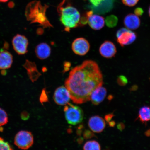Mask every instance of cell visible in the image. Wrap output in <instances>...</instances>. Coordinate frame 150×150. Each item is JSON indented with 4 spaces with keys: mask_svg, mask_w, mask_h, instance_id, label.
Here are the masks:
<instances>
[{
    "mask_svg": "<svg viewBox=\"0 0 150 150\" xmlns=\"http://www.w3.org/2000/svg\"><path fill=\"white\" fill-rule=\"evenodd\" d=\"M90 2L94 6H98L103 1L105 0H89Z\"/></svg>",
    "mask_w": 150,
    "mask_h": 150,
    "instance_id": "cell-25",
    "label": "cell"
},
{
    "mask_svg": "<svg viewBox=\"0 0 150 150\" xmlns=\"http://www.w3.org/2000/svg\"><path fill=\"white\" fill-rule=\"evenodd\" d=\"M106 25L108 27L113 28L117 25L118 18L117 16L112 15L108 16L105 20Z\"/></svg>",
    "mask_w": 150,
    "mask_h": 150,
    "instance_id": "cell-19",
    "label": "cell"
},
{
    "mask_svg": "<svg viewBox=\"0 0 150 150\" xmlns=\"http://www.w3.org/2000/svg\"><path fill=\"white\" fill-rule=\"evenodd\" d=\"M117 82L119 85L125 86L128 82L127 79L124 76L121 75L118 77L117 79Z\"/></svg>",
    "mask_w": 150,
    "mask_h": 150,
    "instance_id": "cell-22",
    "label": "cell"
},
{
    "mask_svg": "<svg viewBox=\"0 0 150 150\" xmlns=\"http://www.w3.org/2000/svg\"><path fill=\"white\" fill-rule=\"evenodd\" d=\"M65 117L69 124L76 125L83 120L84 114L82 109L78 106L69 103L64 106Z\"/></svg>",
    "mask_w": 150,
    "mask_h": 150,
    "instance_id": "cell-4",
    "label": "cell"
},
{
    "mask_svg": "<svg viewBox=\"0 0 150 150\" xmlns=\"http://www.w3.org/2000/svg\"><path fill=\"white\" fill-rule=\"evenodd\" d=\"M8 122V117L6 112L0 108V127L6 124Z\"/></svg>",
    "mask_w": 150,
    "mask_h": 150,
    "instance_id": "cell-20",
    "label": "cell"
},
{
    "mask_svg": "<svg viewBox=\"0 0 150 150\" xmlns=\"http://www.w3.org/2000/svg\"><path fill=\"white\" fill-rule=\"evenodd\" d=\"M12 44L14 50L18 55H23L28 52L29 42L24 35L17 34L12 40Z\"/></svg>",
    "mask_w": 150,
    "mask_h": 150,
    "instance_id": "cell-7",
    "label": "cell"
},
{
    "mask_svg": "<svg viewBox=\"0 0 150 150\" xmlns=\"http://www.w3.org/2000/svg\"><path fill=\"white\" fill-rule=\"evenodd\" d=\"M138 118L142 123L150 121V107L144 106L141 108L139 112Z\"/></svg>",
    "mask_w": 150,
    "mask_h": 150,
    "instance_id": "cell-17",
    "label": "cell"
},
{
    "mask_svg": "<svg viewBox=\"0 0 150 150\" xmlns=\"http://www.w3.org/2000/svg\"><path fill=\"white\" fill-rule=\"evenodd\" d=\"M117 127L119 130L122 131L125 128V125L122 123H120L118 125Z\"/></svg>",
    "mask_w": 150,
    "mask_h": 150,
    "instance_id": "cell-28",
    "label": "cell"
},
{
    "mask_svg": "<svg viewBox=\"0 0 150 150\" xmlns=\"http://www.w3.org/2000/svg\"><path fill=\"white\" fill-rule=\"evenodd\" d=\"M139 1V0H122L123 4L129 7L134 6Z\"/></svg>",
    "mask_w": 150,
    "mask_h": 150,
    "instance_id": "cell-23",
    "label": "cell"
},
{
    "mask_svg": "<svg viewBox=\"0 0 150 150\" xmlns=\"http://www.w3.org/2000/svg\"><path fill=\"white\" fill-rule=\"evenodd\" d=\"M99 52L103 57L107 59H110L115 55L117 50L113 42L110 41H106L101 45Z\"/></svg>",
    "mask_w": 150,
    "mask_h": 150,
    "instance_id": "cell-11",
    "label": "cell"
},
{
    "mask_svg": "<svg viewBox=\"0 0 150 150\" xmlns=\"http://www.w3.org/2000/svg\"><path fill=\"white\" fill-rule=\"evenodd\" d=\"M103 84V75L99 66L91 60L73 68L65 82L71 100L78 104L90 100L92 93Z\"/></svg>",
    "mask_w": 150,
    "mask_h": 150,
    "instance_id": "cell-1",
    "label": "cell"
},
{
    "mask_svg": "<svg viewBox=\"0 0 150 150\" xmlns=\"http://www.w3.org/2000/svg\"><path fill=\"white\" fill-rule=\"evenodd\" d=\"M9 144L7 142H6L3 140V139L0 137V150H12Z\"/></svg>",
    "mask_w": 150,
    "mask_h": 150,
    "instance_id": "cell-21",
    "label": "cell"
},
{
    "mask_svg": "<svg viewBox=\"0 0 150 150\" xmlns=\"http://www.w3.org/2000/svg\"><path fill=\"white\" fill-rule=\"evenodd\" d=\"M14 6V4L12 2H10L8 4V6L10 8H12Z\"/></svg>",
    "mask_w": 150,
    "mask_h": 150,
    "instance_id": "cell-31",
    "label": "cell"
},
{
    "mask_svg": "<svg viewBox=\"0 0 150 150\" xmlns=\"http://www.w3.org/2000/svg\"></svg>",
    "mask_w": 150,
    "mask_h": 150,
    "instance_id": "cell-35",
    "label": "cell"
},
{
    "mask_svg": "<svg viewBox=\"0 0 150 150\" xmlns=\"http://www.w3.org/2000/svg\"><path fill=\"white\" fill-rule=\"evenodd\" d=\"M117 41L122 47L132 44L137 39L136 33L125 28H121L116 33Z\"/></svg>",
    "mask_w": 150,
    "mask_h": 150,
    "instance_id": "cell-6",
    "label": "cell"
},
{
    "mask_svg": "<svg viewBox=\"0 0 150 150\" xmlns=\"http://www.w3.org/2000/svg\"><path fill=\"white\" fill-rule=\"evenodd\" d=\"M149 16L150 17V7H149Z\"/></svg>",
    "mask_w": 150,
    "mask_h": 150,
    "instance_id": "cell-34",
    "label": "cell"
},
{
    "mask_svg": "<svg viewBox=\"0 0 150 150\" xmlns=\"http://www.w3.org/2000/svg\"><path fill=\"white\" fill-rule=\"evenodd\" d=\"M73 51L75 54L79 56L86 55L90 48L89 43L84 38H79L74 41L72 45Z\"/></svg>",
    "mask_w": 150,
    "mask_h": 150,
    "instance_id": "cell-8",
    "label": "cell"
},
{
    "mask_svg": "<svg viewBox=\"0 0 150 150\" xmlns=\"http://www.w3.org/2000/svg\"><path fill=\"white\" fill-rule=\"evenodd\" d=\"M109 125L110 127H114L115 125V121H112L109 122Z\"/></svg>",
    "mask_w": 150,
    "mask_h": 150,
    "instance_id": "cell-30",
    "label": "cell"
},
{
    "mask_svg": "<svg viewBox=\"0 0 150 150\" xmlns=\"http://www.w3.org/2000/svg\"><path fill=\"white\" fill-rule=\"evenodd\" d=\"M33 135L29 131H21L16 134L14 139L15 145L20 149H28L33 145Z\"/></svg>",
    "mask_w": 150,
    "mask_h": 150,
    "instance_id": "cell-5",
    "label": "cell"
},
{
    "mask_svg": "<svg viewBox=\"0 0 150 150\" xmlns=\"http://www.w3.org/2000/svg\"><path fill=\"white\" fill-rule=\"evenodd\" d=\"M58 12L60 15V21L64 26L65 31L77 27L80 23V13L70 3H67L65 0L62 2L58 7Z\"/></svg>",
    "mask_w": 150,
    "mask_h": 150,
    "instance_id": "cell-2",
    "label": "cell"
},
{
    "mask_svg": "<svg viewBox=\"0 0 150 150\" xmlns=\"http://www.w3.org/2000/svg\"><path fill=\"white\" fill-rule=\"evenodd\" d=\"M53 99L56 104L61 106L66 105L71 99L68 90L63 86L56 89L54 93Z\"/></svg>",
    "mask_w": 150,
    "mask_h": 150,
    "instance_id": "cell-9",
    "label": "cell"
},
{
    "mask_svg": "<svg viewBox=\"0 0 150 150\" xmlns=\"http://www.w3.org/2000/svg\"><path fill=\"white\" fill-rule=\"evenodd\" d=\"M13 62V56L6 50L0 52V69L6 70L10 68Z\"/></svg>",
    "mask_w": 150,
    "mask_h": 150,
    "instance_id": "cell-14",
    "label": "cell"
},
{
    "mask_svg": "<svg viewBox=\"0 0 150 150\" xmlns=\"http://www.w3.org/2000/svg\"><path fill=\"white\" fill-rule=\"evenodd\" d=\"M8 1L9 0H0V3H5Z\"/></svg>",
    "mask_w": 150,
    "mask_h": 150,
    "instance_id": "cell-33",
    "label": "cell"
},
{
    "mask_svg": "<svg viewBox=\"0 0 150 150\" xmlns=\"http://www.w3.org/2000/svg\"><path fill=\"white\" fill-rule=\"evenodd\" d=\"M94 136V135L93 133L89 131H86L85 134H84V137L86 138H87L92 137Z\"/></svg>",
    "mask_w": 150,
    "mask_h": 150,
    "instance_id": "cell-27",
    "label": "cell"
},
{
    "mask_svg": "<svg viewBox=\"0 0 150 150\" xmlns=\"http://www.w3.org/2000/svg\"><path fill=\"white\" fill-rule=\"evenodd\" d=\"M87 13L88 15V23L92 29L95 30H99L104 27L105 21L103 17L93 14L92 11Z\"/></svg>",
    "mask_w": 150,
    "mask_h": 150,
    "instance_id": "cell-10",
    "label": "cell"
},
{
    "mask_svg": "<svg viewBox=\"0 0 150 150\" xmlns=\"http://www.w3.org/2000/svg\"><path fill=\"white\" fill-rule=\"evenodd\" d=\"M135 14L138 16H142L144 13L143 9L140 7H137L134 11Z\"/></svg>",
    "mask_w": 150,
    "mask_h": 150,
    "instance_id": "cell-24",
    "label": "cell"
},
{
    "mask_svg": "<svg viewBox=\"0 0 150 150\" xmlns=\"http://www.w3.org/2000/svg\"><path fill=\"white\" fill-rule=\"evenodd\" d=\"M48 7V5H42L38 1H33L28 4L25 11L27 20L31 23H40L45 27L52 26L46 16Z\"/></svg>",
    "mask_w": 150,
    "mask_h": 150,
    "instance_id": "cell-3",
    "label": "cell"
},
{
    "mask_svg": "<svg viewBox=\"0 0 150 150\" xmlns=\"http://www.w3.org/2000/svg\"><path fill=\"white\" fill-rule=\"evenodd\" d=\"M85 150H100L101 147L98 142L95 140H90L86 142L83 146Z\"/></svg>",
    "mask_w": 150,
    "mask_h": 150,
    "instance_id": "cell-18",
    "label": "cell"
},
{
    "mask_svg": "<svg viewBox=\"0 0 150 150\" xmlns=\"http://www.w3.org/2000/svg\"><path fill=\"white\" fill-rule=\"evenodd\" d=\"M145 134L147 136H150V130H148L147 132H146L145 133Z\"/></svg>",
    "mask_w": 150,
    "mask_h": 150,
    "instance_id": "cell-32",
    "label": "cell"
},
{
    "mask_svg": "<svg viewBox=\"0 0 150 150\" xmlns=\"http://www.w3.org/2000/svg\"><path fill=\"white\" fill-rule=\"evenodd\" d=\"M114 115L113 114H107L105 117V119L106 122H109L111 121L112 117H114Z\"/></svg>",
    "mask_w": 150,
    "mask_h": 150,
    "instance_id": "cell-26",
    "label": "cell"
},
{
    "mask_svg": "<svg viewBox=\"0 0 150 150\" xmlns=\"http://www.w3.org/2000/svg\"><path fill=\"white\" fill-rule=\"evenodd\" d=\"M107 95V90L102 86L97 87L92 93L90 100L95 105H99L104 100Z\"/></svg>",
    "mask_w": 150,
    "mask_h": 150,
    "instance_id": "cell-13",
    "label": "cell"
},
{
    "mask_svg": "<svg viewBox=\"0 0 150 150\" xmlns=\"http://www.w3.org/2000/svg\"><path fill=\"white\" fill-rule=\"evenodd\" d=\"M88 124L91 130L96 133L102 132L106 127L104 120L102 117L97 115L90 118Z\"/></svg>",
    "mask_w": 150,
    "mask_h": 150,
    "instance_id": "cell-12",
    "label": "cell"
},
{
    "mask_svg": "<svg viewBox=\"0 0 150 150\" xmlns=\"http://www.w3.org/2000/svg\"><path fill=\"white\" fill-rule=\"evenodd\" d=\"M9 48V45L8 43L6 42H5L3 48L4 49V50H8Z\"/></svg>",
    "mask_w": 150,
    "mask_h": 150,
    "instance_id": "cell-29",
    "label": "cell"
},
{
    "mask_svg": "<svg viewBox=\"0 0 150 150\" xmlns=\"http://www.w3.org/2000/svg\"><path fill=\"white\" fill-rule=\"evenodd\" d=\"M140 20L138 16L133 14L127 15L124 20V24L125 27L129 30H136L139 27Z\"/></svg>",
    "mask_w": 150,
    "mask_h": 150,
    "instance_id": "cell-15",
    "label": "cell"
},
{
    "mask_svg": "<svg viewBox=\"0 0 150 150\" xmlns=\"http://www.w3.org/2000/svg\"><path fill=\"white\" fill-rule=\"evenodd\" d=\"M50 47L45 43H42L36 46L35 53L37 57L40 59H45L48 58L51 54Z\"/></svg>",
    "mask_w": 150,
    "mask_h": 150,
    "instance_id": "cell-16",
    "label": "cell"
}]
</instances>
